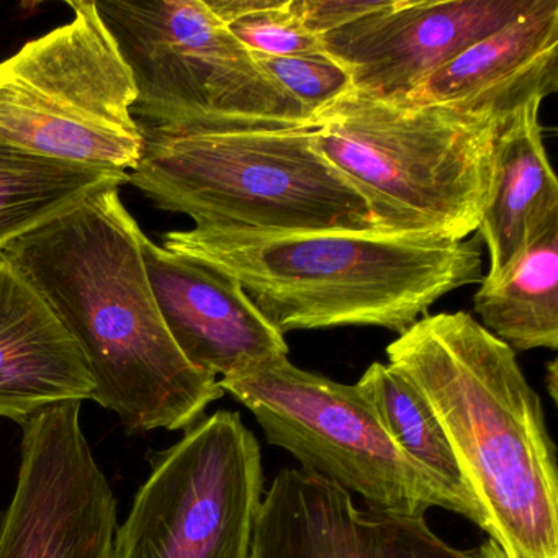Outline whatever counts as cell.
Instances as JSON below:
<instances>
[{"instance_id": "cell-1", "label": "cell", "mask_w": 558, "mask_h": 558, "mask_svg": "<svg viewBox=\"0 0 558 558\" xmlns=\"http://www.w3.org/2000/svg\"><path fill=\"white\" fill-rule=\"evenodd\" d=\"M119 189L81 202L2 254L83 352L90 400L129 433L185 430L225 391L169 335L146 274L143 231Z\"/></svg>"}, {"instance_id": "cell-2", "label": "cell", "mask_w": 558, "mask_h": 558, "mask_svg": "<svg viewBox=\"0 0 558 558\" xmlns=\"http://www.w3.org/2000/svg\"><path fill=\"white\" fill-rule=\"evenodd\" d=\"M387 355L436 413L489 538L508 558H558L557 449L515 351L457 312L424 316Z\"/></svg>"}, {"instance_id": "cell-3", "label": "cell", "mask_w": 558, "mask_h": 558, "mask_svg": "<svg viewBox=\"0 0 558 558\" xmlns=\"http://www.w3.org/2000/svg\"><path fill=\"white\" fill-rule=\"evenodd\" d=\"M165 247L223 270L283 336L377 326L403 335L427 310L483 280L482 240L387 231H250L192 228Z\"/></svg>"}, {"instance_id": "cell-4", "label": "cell", "mask_w": 558, "mask_h": 558, "mask_svg": "<svg viewBox=\"0 0 558 558\" xmlns=\"http://www.w3.org/2000/svg\"><path fill=\"white\" fill-rule=\"evenodd\" d=\"M313 126L142 125L129 182L197 228L250 233L378 230L367 198L313 148Z\"/></svg>"}, {"instance_id": "cell-5", "label": "cell", "mask_w": 558, "mask_h": 558, "mask_svg": "<svg viewBox=\"0 0 558 558\" xmlns=\"http://www.w3.org/2000/svg\"><path fill=\"white\" fill-rule=\"evenodd\" d=\"M499 129L493 117L351 90L316 113L312 142L367 198L378 230L460 241L482 221Z\"/></svg>"}, {"instance_id": "cell-6", "label": "cell", "mask_w": 558, "mask_h": 558, "mask_svg": "<svg viewBox=\"0 0 558 558\" xmlns=\"http://www.w3.org/2000/svg\"><path fill=\"white\" fill-rule=\"evenodd\" d=\"M132 76L148 125L313 126L205 0H94Z\"/></svg>"}, {"instance_id": "cell-7", "label": "cell", "mask_w": 558, "mask_h": 558, "mask_svg": "<svg viewBox=\"0 0 558 558\" xmlns=\"http://www.w3.org/2000/svg\"><path fill=\"white\" fill-rule=\"evenodd\" d=\"M0 63V136L37 155L133 171L143 148L132 76L94 2Z\"/></svg>"}, {"instance_id": "cell-8", "label": "cell", "mask_w": 558, "mask_h": 558, "mask_svg": "<svg viewBox=\"0 0 558 558\" xmlns=\"http://www.w3.org/2000/svg\"><path fill=\"white\" fill-rule=\"evenodd\" d=\"M253 413L267 442L292 453L302 470L359 495L367 509L424 518L430 508L473 512L388 436L355 385L295 367L289 357L218 380Z\"/></svg>"}, {"instance_id": "cell-9", "label": "cell", "mask_w": 558, "mask_h": 558, "mask_svg": "<svg viewBox=\"0 0 558 558\" xmlns=\"http://www.w3.org/2000/svg\"><path fill=\"white\" fill-rule=\"evenodd\" d=\"M151 465L112 558H253L263 456L240 413L202 417Z\"/></svg>"}, {"instance_id": "cell-10", "label": "cell", "mask_w": 558, "mask_h": 558, "mask_svg": "<svg viewBox=\"0 0 558 558\" xmlns=\"http://www.w3.org/2000/svg\"><path fill=\"white\" fill-rule=\"evenodd\" d=\"M81 408L54 404L22 424L0 558H112L117 498L81 426Z\"/></svg>"}, {"instance_id": "cell-11", "label": "cell", "mask_w": 558, "mask_h": 558, "mask_svg": "<svg viewBox=\"0 0 558 558\" xmlns=\"http://www.w3.org/2000/svg\"><path fill=\"white\" fill-rule=\"evenodd\" d=\"M534 0H393L322 38L351 74L352 90L407 99L426 77L524 14Z\"/></svg>"}, {"instance_id": "cell-12", "label": "cell", "mask_w": 558, "mask_h": 558, "mask_svg": "<svg viewBox=\"0 0 558 558\" xmlns=\"http://www.w3.org/2000/svg\"><path fill=\"white\" fill-rule=\"evenodd\" d=\"M253 558H482L424 518L359 509L344 489L302 469L277 473L254 531Z\"/></svg>"}, {"instance_id": "cell-13", "label": "cell", "mask_w": 558, "mask_h": 558, "mask_svg": "<svg viewBox=\"0 0 558 558\" xmlns=\"http://www.w3.org/2000/svg\"><path fill=\"white\" fill-rule=\"evenodd\" d=\"M146 274L179 351L221 378L289 355L286 336L254 306L234 277L142 234Z\"/></svg>"}, {"instance_id": "cell-14", "label": "cell", "mask_w": 558, "mask_h": 558, "mask_svg": "<svg viewBox=\"0 0 558 558\" xmlns=\"http://www.w3.org/2000/svg\"><path fill=\"white\" fill-rule=\"evenodd\" d=\"M558 89V0L534 4L434 71L407 100L506 123Z\"/></svg>"}, {"instance_id": "cell-15", "label": "cell", "mask_w": 558, "mask_h": 558, "mask_svg": "<svg viewBox=\"0 0 558 558\" xmlns=\"http://www.w3.org/2000/svg\"><path fill=\"white\" fill-rule=\"evenodd\" d=\"M83 352L37 290L0 253V417L93 398Z\"/></svg>"}, {"instance_id": "cell-16", "label": "cell", "mask_w": 558, "mask_h": 558, "mask_svg": "<svg viewBox=\"0 0 558 558\" xmlns=\"http://www.w3.org/2000/svg\"><path fill=\"white\" fill-rule=\"evenodd\" d=\"M541 104H525L496 138L488 202L476 230L489 256L483 282L505 276L529 244L558 225V182L544 145Z\"/></svg>"}, {"instance_id": "cell-17", "label": "cell", "mask_w": 558, "mask_h": 558, "mask_svg": "<svg viewBox=\"0 0 558 558\" xmlns=\"http://www.w3.org/2000/svg\"><path fill=\"white\" fill-rule=\"evenodd\" d=\"M125 182V172L58 161L0 136V253L81 202Z\"/></svg>"}, {"instance_id": "cell-18", "label": "cell", "mask_w": 558, "mask_h": 558, "mask_svg": "<svg viewBox=\"0 0 558 558\" xmlns=\"http://www.w3.org/2000/svg\"><path fill=\"white\" fill-rule=\"evenodd\" d=\"M473 308L512 351L558 348V225L529 244L495 282H480Z\"/></svg>"}, {"instance_id": "cell-19", "label": "cell", "mask_w": 558, "mask_h": 558, "mask_svg": "<svg viewBox=\"0 0 558 558\" xmlns=\"http://www.w3.org/2000/svg\"><path fill=\"white\" fill-rule=\"evenodd\" d=\"M355 387L372 404L391 440L459 498L475 515V524L488 534L485 512L466 488L452 447L426 398L381 362H374Z\"/></svg>"}, {"instance_id": "cell-20", "label": "cell", "mask_w": 558, "mask_h": 558, "mask_svg": "<svg viewBox=\"0 0 558 558\" xmlns=\"http://www.w3.org/2000/svg\"><path fill=\"white\" fill-rule=\"evenodd\" d=\"M230 34L250 51L263 57H300L325 53L293 11L292 0H205Z\"/></svg>"}, {"instance_id": "cell-21", "label": "cell", "mask_w": 558, "mask_h": 558, "mask_svg": "<svg viewBox=\"0 0 558 558\" xmlns=\"http://www.w3.org/2000/svg\"><path fill=\"white\" fill-rule=\"evenodd\" d=\"M260 70L272 77L310 116L323 112L352 90L351 74L326 53L300 57L253 54Z\"/></svg>"}, {"instance_id": "cell-22", "label": "cell", "mask_w": 558, "mask_h": 558, "mask_svg": "<svg viewBox=\"0 0 558 558\" xmlns=\"http://www.w3.org/2000/svg\"><path fill=\"white\" fill-rule=\"evenodd\" d=\"M393 0H292L293 11L315 37L348 27L384 11Z\"/></svg>"}, {"instance_id": "cell-23", "label": "cell", "mask_w": 558, "mask_h": 558, "mask_svg": "<svg viewBox=\"0 0 558 558\" xmlns=\"http://www.w3.org/2000/svg\"><path fill=\"white\" fill-rule=\"evenodd\" d=\"M478 554L482 558H508L498 544L493 538H488L485 544L480 545Z\"/></svg>"}, {"instance_id": "cell-24", "label": "cell", "mask_w": 558, "mask_h": 558, "mask_svg": "<svg viewBox=\"0 0 558 558\" xmlns=\"http://www.w3.org/2000/svg\"><path fill=\"white\" fill-rule=\"evenodd\" d=\"M548 368V388L554 400H557V361H551Z\"/></svg>"}]
</instances>
